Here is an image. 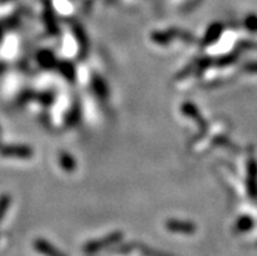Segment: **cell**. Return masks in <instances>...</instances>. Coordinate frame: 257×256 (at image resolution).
I'll use <instances>...</instances> for the list:
<instances>
[{
  "label": "cell",
  "mask_w": 257,
  "mask_h": 256,
  "mask_svg": "<svg viewBox=\"0 0 257 256\" xmlns=\"http://www.w3.org/2000/svg\"><path fill=\"white\" fill-rule=\"evenodd\" d=\"M0 153L6 157H29L32 150L26 146H4L0 149Z\"/></svg>",
  "instance_id": "6da1fadb"
},
{
  "label": "cell",
  "mask_w": 257,
  "mask_h": 256,
  "mask_svg": "<svg viewBox=\"0 0 257 256\" xmlns=\"http://www.w3.org/2000/svg\"><path fill=\"white\" fill-rule=\"evenodd\" d=\"M10 203H11V198H10V196H7V195H3V196L0 198V220H2L4 214H6L7 208L10 207Z\"/></svg>",
  "instance_id": "7a4b0ae2"
}]
</instances>
